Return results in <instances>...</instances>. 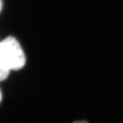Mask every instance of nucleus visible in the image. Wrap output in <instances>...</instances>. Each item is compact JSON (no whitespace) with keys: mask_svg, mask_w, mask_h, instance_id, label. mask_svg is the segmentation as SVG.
<instances>
[{"mask_svg":"<svg viewBox=\"0 0 123 123\" xmlns=\"http://www.w3.org/2000/svg\"><path fill=\"white\" fill-rule=\"evenodd\" d=\"M87 123L86 121H82V122H80V123H79V122H75V123Z\"/></svg>","mask_w":123,"mask_h":123,"instance_id":"nucleus-5","label":"nucleus"},{"mask_svg":"<svg viewBox=\"0 0 123 123\" xmlns=\"http://www.w3.org/2000/svg\"><path fill=\"white\" fill-rule=\"evenodd\" d=\"M10 72L11 71L8 70V69L3 65L0 60V81L6 80L9 76Z\"/></svg>","mask_w":123,"mask_h":123,"instance_id":"nucleus-2","label":"nucleus"},{"mask_svg":"<svg viewBox=\"0 0 123 123\" xmlns=\"http://www.w3.org/2000/svg\"><path fill=\"white\" fill-rule=\"evenodd\" d=\"M0 60L10 71L20 70L25 67L27 56L16 38L8 36L0 42Z\"/></svg>","mask_w":123,"mask_h":123,"instance_id":"nucleus-1","label":"nucleus"},{"mask_svg":"<svg viewBox=\"0 0 123 123\" xmlns=\"http://www.w3.org/2000/svg\"><path fill=\"white\" fill-rule=\"evenodd\" d=\"M2 101V94H1V91L0 90V104H1V102Z\"/></svg>","mask_w":123,"mask_h":123,"instance_id":"nucleus-3","label":"nucleus"},{"mask_svg":"<svg viewBox=\"0 0 123 123\" xmlns=\"http://www.w3.org/2000/svg\"><path fill=\"white\" fill-rule=\"evenodd\" d=\"M1 8H2V3H1V1L0 0V11L1 10Z\"/></svg>","mask_w":123,"mask_h":123,"instance_id":"nucleus-4","label":"nucleus"}]
</instances>
